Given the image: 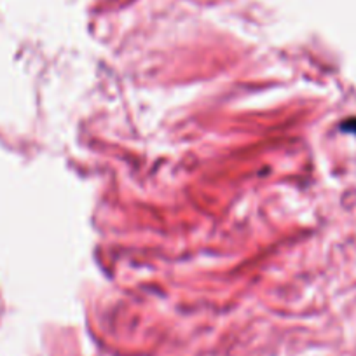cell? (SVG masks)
Listing matches in <instances>:
<instances>
[{
    "mask_svg": "<svg viewBox=\"0 0 356 356\" xmlns=\"http://www.w3.org/2000/svg\"><path fill=\"white\" fill-rule=\"evenodd\" d=\"M341 128L344 129V131H349L353 133V135H356V118L346 119V121L341 124Z\"/></svg>",
    "mask_w": 356,
    "mask_h": 356,
    "instance_id": "obj_1",
    "label": "cell"
}]
</instances>
